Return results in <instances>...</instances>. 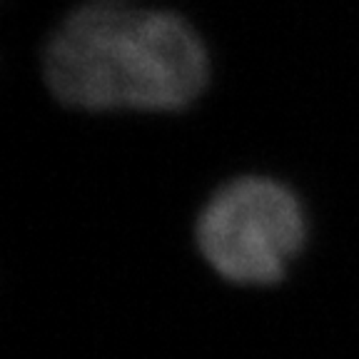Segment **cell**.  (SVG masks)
Segmentation results:
<instances>
[{
	"label": "cell",
	"mask_w": 359,
	"mask_h": 359,
	"mask_svg": "<svg viewBox=\"0 0 359 359\" xmlns=\"http://www.w3.org/2000/svg\"><path fill=\"white\" fill-rule=\"evenodd\" d=\"M43 73L53 95L78 110L175 112L202 95L210 57L175 13L88 6L48 40Z\"/></svg>",
	"instance_id": "6da1fadb"
},
{
	"label": "cell",
	"mask_w": 359,
	"mask_h": 359,
	"mask_svg": "<svg viewBox=\"0 0 359 359\" xmlns=\"http://www.w3.org/2000/svg\"><path fill=\"white\" fill-rule=\"evenodd\" d=\"M197 247L235 285L282 280L307 237L302 202L277 180L247 175L222 185L197 219Z\"/></svg>",
	"instance_id": "7a4b0ae2"
}]
</instances>
